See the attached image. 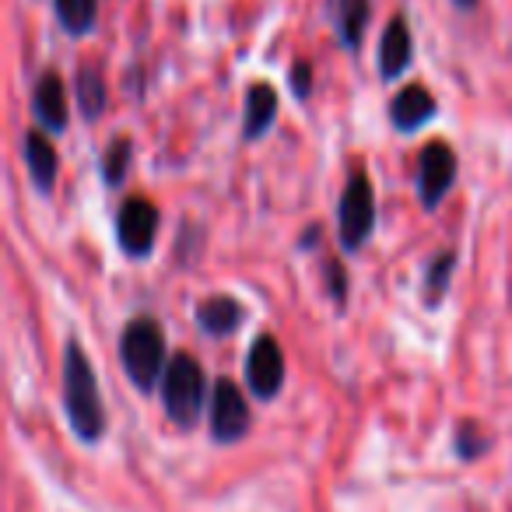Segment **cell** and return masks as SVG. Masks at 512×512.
<instances>
[{
	"label": "cell",
	"instance_id": "2",
	"mask_svg": "<svg viewBox=\"0 0 512 512\" xmlns=\"http://www.w3.org/2000/svg\"><path fill=\"white\" fill-rule=\"evenodd\" d=\"M207 400V379L204 369L193 355L186 351H176L165 365V376H162V407L169 414V421L176 428H193L204 411Z\"/></svg>",
	"mask_w": 512,
	"mask_h": 512
},
{
	"label": "cell",
	"instance_id": "20",
	"mask_svg": "<svg viewBox=\"0 0 512 512\" xmlns=\"http://www.w3.org/2000/svg\"><path fill=\"white\" fill-rule=\"evenodd\" d=\"M484 449H488V439L481 435V428L470 425V421H463L460 432H456V456L470 463V460H477Z\"/></svg>",
	"mask_w": 512,
	"mask_h": 512
},
{
	"label": "cell",
	"instance_id": "21",
	"mask_svg": "<svg viewBox=\"0 0 512 512\" xmlns=\"http://www.w3.org/2000/svg\"><path fill=\"white\" fill-rule=\"evenodd\" d=\"M327 281H330V295H334L337 306H344L348 299V278H344V267L337 260H327Z\"/></svg>",
	"mask_w": 512,
	"mask_h": 512
},
{
	"label": "cell",
	"instance_id": "3",
	"mask_svg": "<svg viewBox=\"0 0 512 512\" xmlns=\"http://www.w3.org/2000/svg\"><path fill=\"white\" fill-rule=\"evenodd\" d=\"M120 358L130 383L141 393H151L165 376V334L151 316H137L120 337Z\"/></svg>",
	"mask_w": 512,
	"mask_h": 512
},
{
	"label": "cell",
	"instance_id": "9",
	"mask_svg": "<svg viewBox=\"0 0 512 512\" xmlns=\"http://www.w3.org/2000/svg\"><path fill=\"white\" fill-rule=\"evenodd\" d=\"M32 116H36V123L46 134H64L67 130L71 106H67L64 78H60L57 71H46L43 78L36 81V88H32Z\"/></svg>",
	"mask_w": 512,
	"mask_h": 512
},
{
	"label": "cell",
	"instance_id": "19",
	"mask_svg": "<svg viewBox=\"0 0 512 512\" xmlns=\"http://www.w3.org/2000/svg\"><path fill=\"white\" fill-rule=\"evenodd\" d=\"M130 162H134V144H130V137H116L102 155V179L109 186H120L130 172Z\"/></svg>",
	"mask_w": 512,
	"mask_h": 512
},
{
	"label": "cell",
	"instance_id": "22",
	"mask_svg": "<svg viewBox=\"0 0 512 512\" xmlns=\"http://www.w3.org/2000/svg\"><path fill=\"white\" fill-rule=\"evenodd\" d=\"M292 92L299 95V99H306V95L313 92V67H309L306 60H299V64L292 67Z\"/></svg>",
	"mask_w": 512,
	"mask_h": 512
},
{
	"label": "cell",
	"instance_id": "4",
	"mask_svg": "<svg viewBox=\"0 0 512 512\" xmlns=\"http://www.w3.org/2000/svg\"><path fill=\"white\" fill-rule=\"evenodd\" d=\"M376 228V190L365 172H351L341 200H337V235L348 253H358Z\"/></svg>",
	"mask_w": 512,
	"mask_h": 512
},
{
	"label": "cell",
	"instance_id": "17",
	"mask_svg": "<svg viewBox=\"0 0 512 512\" xmlns=\"http://www.w3.org/2000/svg\"><path fill=\"white\" fill-rule=\"evenodd\" d=\"M57 18H60V25H64V32L85 36V32L95 29L99 0H57Z\"/></svg>",
	"mask_w": 512,
	"mask_h": 512
},
{
	"label": "cell",
	"instance_id": "14",
	"mask_svg": "<svg viewBox=\"0 0 512 512\" xmlns=\"http://www.w3.org/2000/svg\"><path fill=\"white\" fill-rule=\"evenodd\" d=\"M278 120V92H274L267 81L253 85L246 92V113H242V137L246 141H256V137H264L267 130L274 127Z\"/></svg>",
	"mask_w": 512,
	"mask_h": 512
},
{
	"label": "cell",
	"instance_id": "13",
	"mask_svg": "<svg viewBox=\"0 0 512 512\" xmlns=\"http://www.w3.org/2000/svg\"><path fill=\"white\" fill-rule=\"evenodd\" d=\"M25 165H29V176H32V183H36V190L50 193L53 183H57L60 158L43 130H29V134H25Z\"/></svg>",
	"mask_w": 512,
	"mask_h": 512
},
{
	"label": "cell",
	"instance_id": "5",
	"mask_svg": "<svg viewBox=\"0 0 512 512\" xmlns=\"http://www.w3.org/2000/svg\"><path fill=\"white\" fill-rule=\"evenodd\" d=\"M158 239V207L148 197H130L116 211V242L127 256L144 260Z\"/></svg>",
	"mask_w": 512,
	"mask_h": 512
},
{
	"label": "cell",
	"instance_id": "6",
	"mask_svg": "<svg viewBox=\"0 0 512 512\" xmlns=\"http://www.w3.org/2000/svg\"><path fill=\"white\" fill-rule=\"evenodd\" d=\"M246 386L256 400H274L285 386V351L271 334H260L246 355Z\"/></svg>",
	"mask_w": 512,
	"mask_h": 512
},
{
	"label": "cell",
	"instance_id": "16",
	"mask_svg": "<svg viewBox=\"0 0 512 512\" xmlns=\"http://www.w3.org/2000/svg\"><path fill=\"white\" fill-rule=\"evenodd\" d=\"M106 102H109V92H106V78H102L99 67H81L78 71V106L85 113V120H99L106 113Z\"/></svg>",
	"mask_w": 512,
	"mask_h": 512
},
{
	"label": "cell",
	"instance_id": "8",
	"mask_svg": "<svg viewBox=\"0 0 512 512\" xmlns=\"http://www.w3.org/2000/svg\"><path fill=\"white\" fill-rule=\"evenodd\" d=\"M249 432V404L232 379H221L211 390V435L214 442H239Z\"/></svg>",
	"mask_w": 512,
	"mask_h": 512
},
{
	"label": "cell",
	"instance_id": "15",
	"mask_svg": "<svg viewBox=\"0 0 512 512\" xmlns=\"http://www.w3.org/2000/svg\"><path fill=\"white\" fill-rule=\"evenodd\" d=\"M372 15V0H334V25L337 36L348 50H358L365 36V25Z\"/></svg>",
	"mask_w": 512,
	"mask_h": 512
},
{
	"label": "cell",
	"instance_id": "11",
	"mask_svg": "<svg viewBox=\"0 0 512 512\" xmlns=\"http://www.w3.org/2000/svg\"><path fill=\"white\" fill-rule=\"evenodd\" d=\"M193 320H197V327L204 330L207 337H225V334H235V330L242 327L246 309H242V302L228 299V295H214V299L197 302Z\"/></svg>",
	"mask_w": 512,
	"mask_h": 512
},
{
	"label": "cell",
	"instance_id": "12",
	"mask_svg": "<svg viewBox=\"0 0 512 512\" xmlns=\"http://www.w3.org/2000/svg\"><path fill=\"white\" fill-rule=\"evenodd\" d=\"M414 46H411V29H407L404 18H393L383 32V43H379V74L386 81L400 78V74L411 67Z\"/></svg>",
	"mask_w": 512,
	"mask_h": 512
},
{
	"label": "cell",
	"instance_id": "7",
	"mask_svg": "<svg viewBox=\"0 0 512 512\" xmlns=\"http://www.w3.org/2000/svg\"><path fill=\"white\" fill-rule=\"evenodd\" d=\"M456 183V151L442 141H428L418 162V197L421 207L435 211Z\"/></svg>",
	"mask_w": 512,
	"mask_h": 512
},
{
	"label": "cell",
	"instance_id": "23",
	"mask_svg": "<svg viewBox=\"0 0 512 512\" xmlns=\"http://www.w3.org/2000/svg\"><path fill=\"white\" fill-rule=\"evenodd\" d=\"M453 4H456L460 11H474V8H477V0H453Z\"/></svg>",
	"mask_w": 512,
	"mask_h": 512
},
{
	"label": "cell",
	"instance_id": "18",
	"mask_svg": "<svg viewBox=\"0 0 512 512\" xmlns=\"http://www.w3.org/2000/svg\"><path fill=\"white\" fill-rule=\"evenodd\" d=\"M453 271H456V253H439L428 264V271H425V278H421V288H425V299H428V306H439L442 299H446V292H449V281H453Z\"/></svg>",
	"mask_w": 512,
	"mask_h": 512
},
{
	"label": "cell",
	"instance_id": "1",
	"mask_svg": "<svg viewBox=\"0 0 512 512\" xmlns=\"http://www.w3.org/2000/svg\"><path fill=\"white\" fill-rule=\"evenodd\" d=\"M64 411L74 435L81 442H99L106 435V407H102L99 376H95L92 358L85 355L78 341H67L64 348Z\"/></svg>",
	"mask_w": 512,
	"mask_h": 512
},
{
	"label": "cell",
	"instance_id": "10",
	"mask_svg": "<svg viewBox=\"0 0 512 512\" xmlns=\"http://www.w3.org/2000/svg\"><path fill=\"white\" fill-rule=\"evenodd\" d=\"M435 113H439V106H435V95L428 92L425 85L400 88L390 102V123L400 130V134H414V130H421Z\"/></svg>",
	"mask_w": 512,
	"mask_h": 512
}]
</instances>
